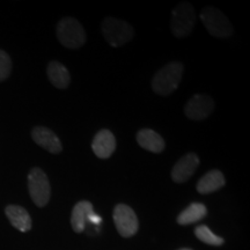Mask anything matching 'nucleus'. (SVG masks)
Masks as SVG:
<instances>
[{
    "label": "nucleus",
    "mask_w": 250,
    "mask_h": 250,
    "mask_svg": "<svg viewBox=\"0 0 250 250\" xmlns=\"http://www.w3.org/2000/svg\"><path fill=\"white\" fill-rule=\"evenodd\" d=\"M102 34L111 46H122L133 39L134 30L129 23L116 18H105L103 20Z\"/></svg>",
    "instance_id": "3"
},
{
    "label": "nucleus",
    "mask_w": 250,
    "mask_h": 250,
    "mask_svg": "<svg viewBox=\"0 0 250 250\" xmlns=\"http://www.w3.org/2000/svg\"><path fill=\"white\" fill-rule=\"evenodd\" d=\"M12 72V61L7 52L0 50V83L8 79Z\"/></svg>",
    "instance_id": "19"
},
{
    "label": "nucleus",
    "mask_w": 250,
    "mask_h": 250,
    "mask_svg": "<svg viewBox=\"0 0 250 250\" xmlns=\"http://www.w3.org/2000/svg\"><path fill=\"white\" fill-rule=\"evenodd\" d=\"M225 184H226V180H225L224 174L220 170H211L206 173L204 176L197 183V191L202 195H208L217 190L221 189Z\"/></svg>",
    "instance_id": "14"
},
{
    "label": "nucleus",
    "mask_w": 250,
    "mask_h": 250,
    "mask_svg": "<svg viewBox=\"0 0 250 250\" xmlns=\"http://www.w3.org/2000/svg\"><path fill=\"white\" fill-rule=\"evenodd\" d=\"M180 250H192V249H188V248H183V249H180Z\"/></svg>",
    "instance_id": "20"
},
{
    "label": "nucleus",
    "mask_w": 250,
    "mask_h": 250,
    "mask_svg": "<svg viewBox=\"0 0 250 250\" xmlns=\"http://www.w3.org/2000/svg\"><path fill=\"white\" fill-rule=\"evenodd\" d=\"M196 23L193 6L189 2L177 5L171 13L170 29L176 37H186L191 34Z\"/></svg>",
    "instance_id": "6"
},
{
    "label": "nucleus",
    "mask_w": 250,
    "mask_h": 250,
    "mask_svg": "<svg viewBox=\"0 0 250 250\" xmlns=\"http://www.w3.org/2000/svg\"><path fill=\"white\" fill-rule=\"evenodd\" d=\"M93 213H95V212H94L92 203H89L88 201H81L77 203L71 214V225L74 232L83 233L86 228V221L88 220L89 215H92Z\"/></svg>",
    "instance_id": "13"
},
{
    "label": "nucleus",
    "mask_w": 250,
    "mask_h": 250,
    "mask_svg": "<svg viewBox=\"0 0 250 250\" xmlns=\"http://www.w3.org/2000/svg\"><path fill=\"white\" fill-rule=\"evenodd\" d=\"M56 34L61 44L68 49H79L86 43L85 29L73 18L62 19L56 28Z\"/></svg>",
    "instance_id": "2"
},
{
    "label": "nucleus",
    "mask_w": 250,
    "mask_h": 250,
    "mask_svg": "<svg viewBox=\"0 0 250 250\" xmlns=\"http://www.w3.org/2000/svg\"><path fill=\"white\" fill-rule=\"evenodd\" d=\"M183 76V65L173 62L160 68L152 79V88L161 96L170 95L180 86Z\"/></svg>",
    "instance_id": "1"
},
{
    "label": "nucleus",
    "mask_w": 250,
    "mask_h": 250,
    "mask_svg": "<svg viewBox=\"0 0 250 250\" xmlns=\"http://www.w3.org/2000/svg\"><path fill=\"white\" fill-rule=\"evenodd\" d=\"M28 190H29L30 198L36 206L43 208L49 203L51 187L48 176L41 168H33L28 174Z\"/></svg>",
    "instance_id": "4"
},
{
    "label": "nucleus",
    "mask_w": 250,
    "mask_h": 250,
    "mask_svg": "<svg viewBox=\"0 0 250 250\" xmlns=\"http://www.w3.org/2000/svg\"><path fill=\"white\" fill-rule=\"evenodd\" d=\"M94 154L100 159H108L116 149V139L109 130H101L94 137L92 143Z\"/></svg>",
    "instance_id": "11"
},
{
    "label": "nucleus",
    "mask_w": 250,
    "mask_h": 250,
    "mask_svg": "<svg viewBox=\"0 0 250 250\" xmlns=\"http://www.w3.org/2000/svg\"><path fill=\"white\" fill-rule=\"evenodd\" d=\"M195 235L199 241L206 243L208 246H214L219 247L224 245L225 240L221 236L215 235L214 233H212V230L205 225H202V226L196 227L195 229Z\"/></svg>",
    "instance_id": "18"
},
{
    "label": "nucleus",
    "mask_w": 250,
    "mask_h": 250,
    "mask_svg": "<svg viewBox=\"0 0 250 250\" xmlns=\"http://www.w3.org/2000/svg\"><path fill=\"white\" fill-rule=\"evenodd\" d=\"M199 166V158L195 153H188L175 164L170 176L174 182L184 183L195 174Z\"/></svg>",
    "instance_id": "9"
},
{
    "label": "nucleus",
    "mask_w": 250,
    "mask_h": 250,
    "mask_svg": "<svg viewBox=\"0 0 250 250\" xmlns=\"http://www.w3.org/2000/svg\"><path fill=\"white\" fill-rule=\"evenodd\" d=\"M6 217L8 218L12 226L20 232H29L31 229V218L26 208L19 205H8L5 208Z\"/></svg>",
    "instance_id": "12"
},
{
    "label": "nucleus",
    "mask_w": 250,
    "mask_h": 250,
    "mask_svg": "<svg viewBox=\"0 0 250 250\" xmlns=\"http://www.w3.org/2000/svg\"><path fill=\"white\" fill-rule=\"evenodd\" d=\"M201 20L212 36L227 39L233 35V26L229 20L217 8L211 6L205 7L201 13Z\"/></svg>",
    "instance_id": "5"
},
{
    "label": "nucleus",
    "mask_w": 250,
    "mask_h": 250,
    "mask_svg": "<svg viewBox=\"0 0 250 250\" xmlns=\"http://www.w3.org/2000/svg\"><path fill=\"white\" fill-rule=\"evenodd\" d=\"M214 111V102L210 96L196 94L187 102L184 112L189 120L203 121Z\"/></svg>",
    "instance_id": "8"
},
{
    "label": "nucleus",
    "mask_w": 250,
    "mask_h": 250,
    "mask_svg": "<svg viewBox=\"0 0 250 250\" xmlns=\"http://www.w3.org/2000/svg\"><path fill=\"white\" fill-rule=\"evenodd\" d=\"M112 218H114L115 226H116L121 236L131 237L138 232V218L130 206L125 204L116 205L114 208Z\"/></svg>",
    "instance_id": "7"
},
{
    "label": "nucleus",
    "mask_w": 250,
    "mask_h": 250,
    "mask_svg": "<svg viewBox=\"0 0 250 250\" xmlns=\"http://www.w3.org/2000/svg\"><path fill=\"white\" fill-rule=\"evenodd\" d=\"M137 142L146 151L153 153H161L165 149V140L155 131L151 129H143L137 133Z\"/></svg>",
    "instance_id": "16"
},
{
    "label": "nucleus",
    "mask_w": 250,
    "mask_h": 250,
    "mask_svg": "<svg viewBox=\"0 0 250 250\" xmlns=\"http://www.w3.org/2000/svg\"><path fill=\"white\" fill-rule=\"evenodd\" d=\"M46 73L50 83L54 85L56 88L65 89L70 86L71 76L70 72L62 62L52 61L49 62L48 68H46Z\"/></svg>",
    "instance_id": "15"
},
{
    "label": "nucleus",
    "mask_w": 250,
    "mask_h": 250,
    "mask_svg": "<svg viewBox=\"0 0 250 250\" xmlns=\"http://www.w3.org/2000/svg\"><path fill=\"white\" fill-rule=\"evenodd\" d=\"M31 138L37 145L43 147L52 154H58L62 151V146L59 138L54 131L45 126H35L31 130Z\"/></svg>",
    "instance_id": "10"
},
{
    "label": "nucleus",
    "mask_w": 250,
    "mask_h": 250,
    "mask_svg": "<svg viewBox=\"0 0 250 250\" xmlns=\"http://www.w3.org/2000/svg\"><path fill=\"white\" fill-rule=\"evenodd\" d=\"M208 214V208L202 203H192L186 210H183L177 215V224L186 226V225L195 224L197 221L204 219Z\"/></svg>",
    "instance_id": "17"
}]
</instances>
